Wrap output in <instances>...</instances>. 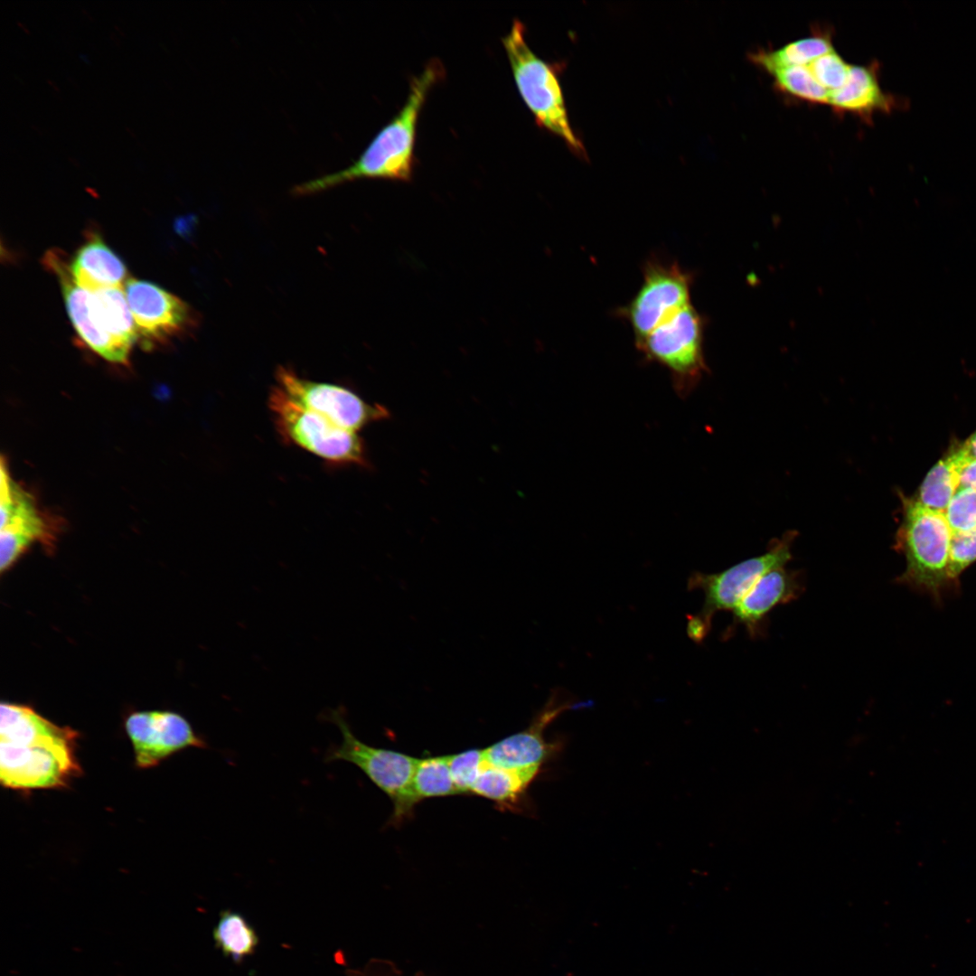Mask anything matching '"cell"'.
I'll return each mask as SVG.
<instances>
[{"instance_id":"cell-1","label":"cell","mask_w":976,"mask_h":976,"mask_svg":"<svg viewBox=\"0 0 976 976\" xmlns=\"http://www.w3.org/2000/svg\"><path fill=\"white\" fill-rule=\"evenodd\" d=\"M78 734L49 721L32 708L0 707V781L7 788L63 787L80 771L75 755Z\"/></svg>"},{"instance_id":"cell-2","label":"cell","mask_w":976,"mask_h":976,"mask_svg":"<svg viewBox=\"0 0 976 976\" xmlns=\"http://www.w3.org/2000/svg\"><path fill=\"white\" fill-rule=\"evenodd\" d=\"M444 74L438 60H432L413 78L406 102L373 138L361 156L339 172L302 183L296 194H310L346 182L363 178L409 181L413 173L414 145L419 113L432 86Z\"/></svg>"},{"instance_id":"cell-3","label":"cell","mask_w":976,"mask_h":976,"mask_svg":"<svg viewBox=\"0 0 976 976\" xmlns=\"http://www.w3.org/2000/svg\"><path fill=\"white\" fill-rule=\"evenodd\" d=\"M952 530L943 511L923 505L916 498H903V520L896 536V549L906 558L896 582L940 602L952 590L948 578Z\"/></svg>"},{"instance_id":"cell-4","label":"cell","mask_w":976,"mask_h":976,"mask_svg":"<svg viewBox=\"0 0 976 976\" xmlns=\"http://www.w3.org/2000/svg\"><path fill=\"white\" fill-rule=\"evenodd\" d=\"M520 95L539 127L557 136L577 156L587 157L583 143L570 126L558 80L559 65L537 56L525 40V27L514 20L502 38Z\"/></svg>"},{"instance_id":"cell-5","label":"cell","mask_w":976,"mask_h":976,"mask_svg":"<svg viewBox=\"0 0 976 976\" xmlns=\"http://www.w3.org/2000/svg\"><path fill=\"white\" fill-rule=\"evenodd\" d=\"M796 536V531L789 530L770 542L764 554L739 562L724 571L714 574L693 572L688 579V589L702 590L705 599L699 614L687 616L689 637L697 643L702 642L710 630L712 618L717 612L733 611L763 574L785 566L793 558L791 549Z\"/></svg>"},{"instance_id":"cell-6","label":"cell","mask_w":976,"mask_h":976,"mask_svg":"<svg viewBox=\"0 0 976 976\" xmlns=\"http://www.w3.org/2000/svg\"><path fill=\"white\" fill-rule=\"evenodd\" d=\"M268 408L284 441L327 463L367 465L364 443L356 432L342 428L302 407L276 385L268 396Z\"/></svg>"},{"instance_id":"cell-7","label":"cell","mask_w":976,"mask_h":976,"mask_svg":"<svg viewBox=\"0 0 976 976\" xmlns=\"http://www.w3.org/2000/svg\"><path fill=\"white\" fill-rule=\"evenodd\" d=\"M705 325V318L690 304L635 343L645 361L669 371L674 390L681 398L687 397L708 371Z\"/></svg>"},{"instance_id":"cell-8","label":"cell","mask_w":976,"mask_h":976,"mask_svg":"<svg viewBox=\"0 0 976 976\" xmlns=\"http://www.w3.org/2000/svg\"><path fill=\"white\" fill-rule=\"evenodd\" d=\"M330 718L341 730L343 740L328 750L326 761H345L356 765L391 800V821L398 823L405 819L418 803L412 793L418 758L363 743L353 735L339 709L331 711Z\"/></svg>"},{"instance_id":"cell-9","label":"cell","mask_w":976,"mask_h":976,"mask_svg":"<svg viewBox=\"0 0 976 976\" xmlns=\"http://www.w3.org/2000/svg\"><path fill=\"white\" fill-rule=\"evenodd\" d=\"M0 473V569L4 573L34 543L53 549L61 526L57 517L45 512L35 497L13 479L4 457Z\"/></svg>"},{"instance_id":"cell-10","label":"cell","mask_w":976,"mask_h":976,"mask_svg":"<svg viewBox=\"0 0 976 976\" xmlns=\"http://www.w3.org/2000/svg\"><path fill=\"white\" fill-rule=\"evenodd\" d=\"M643 283L631 301L616 310L630 324L635 343L690 303L693 273L677 262L650 258L643 267Z\"/></svg>"},{"instance_id":"cell-11","label":"cell","mask_w":976,"mask_h":976,"mask_svg":"<svg viewBox=\"0 0 976 976\" xmlns=\"http://www.w3.org/2000/svg\"><path fill=\"white\" fill-rule=\"evenodd\" d=\"M276 382L277 387L302 407L352 432L357 433L367 425L389 417L383 406L370 404L347 388L307 380L289 368L277 370Z\"/></svg>"},{"instance_id":"cell-12","label":"cell","mask_w":976,"mask_h":976,"mask_svg":"<svg viewBox=\"0 0 976 976\" xmlns=\"http://www.w3.org/2000/svg\"><path fill=\"white\" fill-rule=\"evenodd\" d=\"M137 340L145 348L166 344L190 331L193 310L182 299L148 281L128 278L124 286Z\"/></svg>"},{"instance_id":"cell-13","label":"cell","mask_w":976,"mask_h":976,"mask_svg":"<svg viewBox=\"0 0 976 976\" xmlns=\"http://www.w3.org/2000/svg\"><path fill=\"white\" fill-rule=\"evenodd\" d=\"M131 740L137 766L158 765L172 754L187 747L207 746L191 724L173 711H138L130 714L125 723Z\"/></svg>"},{"instance_id":"cell-14","label":"cell","mask_w":976,"mask_h":976,"mask_svg":"<svg viewBox=\"0 0 976 976\" xmlns=\"http://www.w3.org/2000/svg\"><path fill=\"white\" fill-rule=\"evenodd\" d=\"M587 702H576L555 690L529 727L484 748L488 764L504 768H537L547 761L553 745L544 737L546 727L561 713Z\"/></svg>"},{"instance_id":"cell-15","label":"cell","mask_w":976,"mask_h":976,"mask_svg":"<svg viewBox=\"0 0 976 976\" xmlns=\"http://www.w3.org/2000/svg\"><path fill=\"white\" fill-rule=\"evenodd\" d=\"M43 262L60 281L69 317L80 339L105 360L119 364L127 363L130 353L99 328L93 312L91 292L77 284L65 254L59 249H52L45 254Z\"/></svg>"},{"instance_id":"cell-16","label":"cell","mask_w":976,"mask_h":976,"mask_svg":"<svg viewBox=\"0 0 976 976\" xmlns=\"http://www.w3.org/2000/svg\"><path fill=\"white\" fill-rule=\"evenodd\" d=\"M803 587L801 571L784 566L765 572L732 611L734 624H742L751 637L760 636L772 610L797 599Z\"/></svg>"},{"instance_id":"cell-17","label":"cell","mask_w":976,"mask_h":976,"mask_svg":"<svg viewBox=\"0 0 976 976\" xmlns=\"http://www.w3.org/2000/svg\"><path fill=\"white\" fill-rule=\"evenodd\" d=\"M904 99L885 92L878 79V64L850 65L845 83L830 93L829 105L838 113H851L870 120L874 114L891 113L904 107Z\"/></svg>"},{"instance_id":"cell-18","label":"cell","mask_w":976,"mask_h":976,"mask_svg":"<svg viewBox=\"0 0 976 976\" xmlns=\"http://www.w3.org/2000/svg\"><path fill=\"white\" fill-rule=\"evenodd\" d=\"M70 267L77 284L89 292L124 287L127 280L126 266L97 234L77 250Z\"/></svg>"},{"instance_id":"cell-19","label":"cell","mask_w":976,"mask_h":976,"mask_svg":"<svg viewBox=\"0 0 976 976\" xmlns=\"http://www.w3.org/2000/svg\"><path fill=\"white\" fill-rule=\"evenodd\" d=\"M92 306L100 329L117 345L130 353L137 335L124 287H108L94 292Z\"/></svg>"},{"instance_id":"cell-20","label":"cell","mask_w":976,"mask_h":976,"mask_svg":"<svg viewBox=\"0 0 976 976\" xmlns=\"http://www.w3.org/2000/svg\"><path fill=\"white\" fill-rule=\"evenodd\" d=\"M539 771L537 768L494 766L486 761L471 789V793L500 805H511L526 793Z\"/></svg>"},{"instance_id":"cell-21","label":"cell","mask_w":976,"mask_h":976,"mask_svg":"<svg viewBox=\"0 0 976 976\" xmlns=\"http://www.w3.org/2000/svg\"><path fill=\"white\" fill-rule=\"evenodd\" d=\"M834 50L830 31L817 30L807 36L776 50H758L749 56L764 70L784 66H806L820 56Z\"/></svg>"},{"instance_id":"cell-22","label":"cell","mask_w":976,"mask_h":976,"mask_svg":"<svg viewBox=\"0 0 976 976\" xmlns=\"http://www.w3.org/2000/svg\"><path fill=\"white\" fill-rule=\"evenodd\" d=\"M412 793L417 802L427 798L459 794L450 773L448 755L418 758Z\"/></svg>"},{"instance_id":"cell-23","label":"cell","mask_w":976,"mask_h":976,"mask_svg":"<svg viewBox=\"0 0 976 976\" xmlns=\"http://www.w3.org/2000/svg\"><path fill=\"white\" fill-rule=\"evenodd\" d=\"M958 472L959 468L949 452L927 473L916 499L927 508L944 512L959 488Z\"/></svg>"},{"instance_id":"cell-24","label":"cell","mask_w":976,"mask_h":976,"mask_svg":"<svg viewBox=\"0 0 976 976\" xmlns=\"http://www.w3.org/2000/svg\"><path fill=\"white\" fill-rule=\"evenodd\" d=\"M784 94L813 104H829L830 91L813 77L807 66H784L767 70Z\"/></svg>"},{"instance_id":"cell-25","label":"cell","mask_w":976,"mask_h":976,"mask_svg":"<svg viewBox=\"0 0 976 976\" xmlns=\"http://www.w3.org/2000/svg\"><path fill=\"white\" fill-rule=\"evenodd\" d=\"M213 936L217 946L224 954L237 961L251 954L258 943L253 928L244 917L232 912H224L221 915Z\"/></svg>"},{"instance_id":"cell-26","label":"cell","mask_w":976,"mask_h":976,"mask_svg":"<svg viewBox=\"0 0 976 976\" xmlns=\"http://www.w3.org/2000/svg\"><path fill=\"white\" fill-rule=\"evenodd\" d=\"M944 516L953 535L976 530V490L959 487L944 511Z\"/></svg>"},{"instance_id":"cell-27","label":"cell","mask_w":976,"mask_h":976,"mask_svg":"<svg viewBox=\"0 0 976 976\" xmlns=\"http://www.w3.org/2000/svg\"><path fill=\"white\" fill-rule=\"evenodd\" d=\"M485 763L484 749L473 748L448 755L450 773L459 794L471 793V789Z\"/></svg>"},{"instance_id":"cell-28","label":"cell","mask_w":976,"mask_h":976,"mask_svg":"<svg viewBox=\"0 0 976 976\" xmlns=\"http://www.w3.org/2000/svg\"><path fill=\"white\" fill-rule=\"evenodd\" d=\"M806 66L815 80L830 93L842 87L850 69V64L835 50L820 56Z\"/></svg>"},{"instance_id":"cell-29","label":"cell","mask_w":976,"mask_h":976,"mask_svg":"<svg viewBox=\"0 0 976 976\" xmlns=\"http://www.w3.org/2000/svg\"><path fill=\"white\" fill-rule=\"evenodd\" d=\"M959 487L976 490V458L971 457L958 472Z\"/></svg>"},{"instance_id":"cell-30","label":"cell","mask_w":976,"mask_h":976,"mask_svg":"<svg viewBox=\"0 0 976 976\" xmlns=\"http://www.w3.org/2000/svg\"><path fill=\"white\" fill-rule=\"evenodd\" d=\"M964 446L968 450L971 457L976 458V431L969 436V438L963 442Z\"/></svg>"}]
</instances>
